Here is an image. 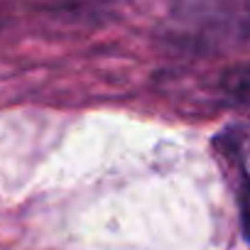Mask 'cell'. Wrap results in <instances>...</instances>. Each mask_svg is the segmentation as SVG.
<instances>
[{
  "mask_svg": "<svg viewBox=\"0 0 250 250\" xmlns=\"http://www.w3.org/2000/svg\"><path fill=\"white\" fill-rule=\"evenodd\" d=\"M243 221H245V233L250 238V191H248V196L243 201Z\"/></svg>",
  "mask_w": 250,
  "mask_h": 250,
  "instance_id": "cell-2",
  "label": "cell"
},
{
  "mask_svg": "<svg viewBox=\"0 0 250 250\" xmlns=\"http://www.w3.org/2000/svg\"><path fill=\"white\" fill-rule=\"evenodd\" d=\"M238 157H240V165H243V169H245V174H248V179H250V135H245V138L240 140V145H238Z\"/></svg>",
  "mask_w": 250,
  "mask_h": 250,
  "instance_id": "cell-1",
  "label": "cell"
}]
</instances>
